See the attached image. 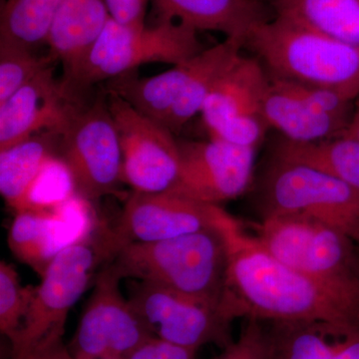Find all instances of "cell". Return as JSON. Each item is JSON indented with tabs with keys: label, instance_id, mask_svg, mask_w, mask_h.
<instances>
[{
	"label": "cell",
	"instance_id": "1",
	"mask_svg": "<svg viewBox=\"0 0 359 359\" xmlns=\"http://www.w3.org/2000/svg\"><path fill=\"white\" fill-rule=\"evenodd\" d=\"M219 228L228 248L223 306L233 320L323 323L337 339L359 327L358 289L311 278L282 263L224 210Z\"/></svg>",
	"mask_w": 359,
	"mask_h": 359
},
{
	"label": "cell",
	"instance_id": "2",
	"mask_svg": "<svg viewBox=\"0 0 359 359\" xmlns=\"http://www.w3.org/2000/svg\"><path fill=\"white\" fill-rule=\"evenodd\" d=\"M269 78L359 96V49L283 16L256 26L245 40Z\"/></svg>",
	"mask_w": 359,
	"mask_h": 359
},
{
	"label": "cell",
	"instance_id": "3",
	"mask_svg": "<svg viewBox=\"0 0 359 359\" xmlns=\"http://www.w3.org/2000/svg\"><path fill=\"white\" fill-rule=\"evenodd\" d=\"M219 219L216 228L159 242L124 245L107 264L121 280L135 278L223 304L228 248Z\"/></svg>",
	"mask_w": 359,
	"mask_h": 359
},
{
	"label": "cell",
	"instance_id": "4",
	"mask_svg": "<svg viewBox=\"0 0 359 359\" xmlns=\"http://www.w3.org/2000/svg\"><path fill=\"white\" fill-rule=\"evenodd\" d=\"M198 32L177 21L154 26L121 25L111 18L91 50L62 81L77 96L91 85L115 79L141 65H178L204 50Z\"/></svg>",
	"mask_w": 359,
	"mask_h": 359
},
{
	"label": "cell",
	"instance_id": "5",
	"mask_svg": "<svg viewBox=\"0 0 359 359\" xmlns=\"http://www.w3.org/2000/svg\"><path fill=\"white\" fill-rule=\"evenodd\" d=\"M250 226L264 249L290 268L359 290V247L344 231L297 214L266 217Z\"/></svg>",
	"mask_w": 359,
	"mask_h": 359
},
{
	"label": "cell",
	"instance_id": "6",
	"mask_svg": "<svg viewBox=\"0 0 359 359\" xmlns=\"http://www.w3.org/2000/svg\"><path fill=\"white\" fill-rule=\"evenodd\" d=\"M259 192L262 219L304 215L339 229L359 245V191L344 182L271 158Z\"/></svg>",
	"mask_w": 359,
	"mask_h": 359
},
{
	"label": "cell",
	"instance_id": "7",
	"mask_svg": "<svg viewBox=\"0 0 359 359\" xmlns=\"http://www.w3.org/2000/svg\"><path fill=\"white\" fill-rule=\"evenodd\" d=\"M111 252L105 231L59 252L35 287L34 297L20 334L11 344V354L27 351L46 340L63 339L70 309L79 301L102 262Z\"/></svg>",
	"mask_w": 359,
	"mask_h": 359
},
{
	"label": "cell",
	"instance_id": "8",
	"mask_svg": "<svg viewBox=\"0 0 359 359\" xmlns=\"http://www.w3.org/2000/svg\"><path fill=\"white\" fill-rule=\"evenodd\" d=\"M58 147L82 197L98 199L123 182L121 146L105 96L78 106L60 133Z\"/></svg>",
	"mask_w": 359,
	"mask_h": 359
},
{
	"label": "cell",
	"instance_id": "9",
	"mask_svg": "<svg viewBox=\"0 0 359 359\" xmlns=\"http://www.w3.org/2000/svg\"><path fill=\"white\" fill-rule=\"evenodd\" d=\"M107 99L121 146L123 182L136 193L173 192L181 171L173 132L121 97L109 92Z\"/></svg>",
	"mask_w": 359,
	"mask_h": 359
},
{
	"label": "cell",
	"instance_id": "10",
	"mask_svg": "<svg viewBox=\"0 0 359 359\" xmlns=\"http://www.w3.org/2000/svg\"><path fill=\"white\" fill-rule=\"evenodd\" d=\"M269 77L255 56L242 53L219 77L200 114L211 138L259 147L269 129L263 114Z\"/></svg>",
	"mask_w": 359,
	"mask_h": 359
},
{
	"label": "cell",
	"instance_id": "11",
	"mask_svg": "<svg viewBox=\"0 0 359 359\" xmlns=\"http://www.w3.org/2000/svg\"><path fill=\"white\" fill-rule=\"evenodd\" d=\"M129 301L150 334L158 339L195 351L207 344L224 349L233 341V318L223 304L144 282L135 285Z\"/></svg>",
	"mask_w": 359,
	"mask_h": 359
},
{
	"label": "cell",
	"instance_id": "12",
	"mask_svg": "<svg viewBox=\"0 0 359 359\" xmlns=\"http://www.w3.org/2000/svg\"><path fill=\"white\" fill-rule=\"evenodd\" d=\"M109 264L97 276L76 332L68 346L75 359H126L153 337Z\"/></svg>",
	"mask_w": 359,
	"mask_h": 359
},
{
	"label": "cell",
	"instance_id": "13",
	"mask_svg": "<svg viewBox=\"0 0 359 359\" xmlns=\"http://www.w3.org/2000/svg\"><path fill=\"white\" fill-rule=\"evenodd\" d=\"M181 171L176 195L203 204L219 205L250 188L257 149L218 139L178 141Z\"/></svg>",
	"mask_w": 359,
	"mask_h": 359
},
{
	"label": "cell",
	"instance_id": "14",
	"mask_svg": "<svg viewBox=\"0 0 359 359\" xmlns=\"http://www.w3.org/2000/svg\"><path fill=\"white\" fill-rule=\"evenodd\" d=\"M222 208L173 193H132L117 226L107 230L113 257L124 245L169 240L219 224Z\"/></svg>",
	"mask_w": 359,
	"mask_h": 359
},
{
	"label": "cell",
	"instance_id": "15",
	"mask_svg": "<svg viewBox=\"0 0 359 359\" xmlns=\"http://www.w3.org/2000/svg\"><path fill=\"white\" fill-rule=\"evenodd\" d=\"M97 224L90 201L75 194L53 212L16 214L9 249L42 278L59 252L88 240L98 230Z\"/></svg>",
	"mask_w": 359,
	"mask_h": 359
},
{
	"label": "cell",
	"instance_id": "16",
	"mask_svg": "<svg viewBox=\"0 0 359 359\" xmlns=\"http://www.w3.org/2000/svg\"><path fill=\"white\" fill-rule=\"evenodd\" d=\"M78 106L53 65L45 68L0 104V151L42 132L60 135Z\"/></svg>",
	"mask_w": 359,
	"mask_h": 359
},
{
	"label": "cell",
	"instance_id": "17",
	"mask_svg": "<svg viewBox=\"0 0 359 359\" xmlns=\"http://www.w3.org/2000/svg\"><path fill=\"white\" fill-rule=\"evenodd\" d=\"M160 20L177 21L196 32L223 33L245 40L261 23L273 20L271 4L262 0H154Z\"/></svg>",
	"mask_w": 359,
	"mask_h": 359
},
{
	"label": "cell",
	"instance_id": "18",
	"mask_svg": "<svg viewBox=\"0 0 359 359\" xmlns=\"http://www.w3.org/2000/svg\"><path fill=\"white\" fill-rule=\"evenodd\" d=\"M111 20L105 0H63L52 21L49 54L70 74L91 50Z\"/></svg>",
	"mask_w": 359,
	"mask_h": 359
},
{
	"label": "cell",
	"instance_id": "19",
	"mask_svg": "<svg viewBox=\"0 0 359 359\" xmlns=\"http://www.w3.org/2000/svg\"><path fill=\"white\" fill-rule=\"evenodd\" d=\"M263 114L269 129L278 130L287 140L301 143L344 136L351 121L313 109L271 78L264 95Z\"/></svg>",
	"mask_w": 359,
	"mask_h": 359
},
{
	"label": "cell",
	"instance_id": "20",
	"mask_svg": "<svg viewBox=\"0 0 359 359\" xmlns=\"http://www.w3.org/2000/svg\"><path fill=\"white\" fill-rule=\"evenodd\" d=\"M244 48V40L226 39L194 57L190 81L163 123L170 131L178 133L194 116L201 113L212 87Z\"/></svg>",
	"mask_w": 359,
	"mask_h": 359
},
{
	"label": "cell",
	"instance_id": "21",
	"mask_svg": "<svg viewBox=\"0 0 359 359\" xmlns=\"http://www.w3.org/2000/svg\"><path fill=\"white\" fill-rule=\"evenodd\" d=\"M271 158L318 170L359 191V141L354 139L340 136L301 143L282 136L273 146Z\"/></svg>",
	"mask_w": 359,
	"mask_h": 359
},
{
	"label": "cell",
	"instance_id": "22",
	"mask_svg": "<svg viewBox=\"0 0 359 359\" xmlns=\"http://www.w3.org/2000/svg\"><path fill=\"white\" fill-rule=\"evenodd\" d=\"M59 140L58 133L42 132L0 151V194L15 212L45 163L55 155Z\"/></svg>",
	"mask_w": 359,
	"mask_h": 359
},
{
	"label": "cell",
	"instance_id": "23",
	"mask_svg": "<svg viewBox=\"0 0 359 359\" xmlns=\"http://www.w3.org/2000/svg\"><path fill=\"white\" fill-rule=\"evenodd\" d=\"M271 6L276 15L359 49V0H273Z\"/></svg>",
	"mask_w": 359,
	"mask_h": 359
},
{
	"label": "cell",
	"instance_id": "24",
	"mask_svg": "<svg viewBox=\"0 0 359 359\" xmlns=\"http://www.w3.org/2000/svg\"><path fill=\"white\" fill-rule=\"evenodd\" d=\"M269 359H332L337 339L327 325L311 321L269 323Z\"/></svg>",
	"mask_w": 359,
	"mask_h": 359
},
{
	"label": "cell",
	"instance_id": "25",
	"mask_svg": "<svg viewBox=\"0 0 359 359\" xmlns=\"http://www.w3.org/2000/svg\"><path fill=\"white\" fill-rule=\"evenodd\" d=\"M63 0H6L0 16V43L34 50L46 44L54 16Z\"/></svg>",
	"mask_w": 359,
	"mask_h": 359
},
{
	"label": "cell",
	"instance_id": "26",
	"mask_svg": "<svg viewBox=\"0 0 359 359\" xmlns=\"http://www.w3.org/2000/svg\"><path fill=\"white\" fill-rule=\"evenodd\" d=\"M75 194L76 186L69 168L59 156H52L28 189L16 214L53 212Z\"/></svg>",
	"mask_w": 359,
	"mask_h": 359
},
{
	"label": "cell",
	"instance_id": "27",
	"mask_svg": "<svg viewBox=\"0 0 359 359\" xmlns=\"http://www.w3.org/2000/svg\"><path fill=\"white\" fill-rule=\"evenodd\" d=\"M35 287H25L13 264L0 263V332L13 344L29 309Z\"/></svg>",
	"mask_w": 359,
	"mask_h": 359
},
{
	"label": "cell",
	"instance_id": "28",
	"mask_svg": "<svg viewBox=\"0 0 359 359\" xmlns=\"http://www.w3.org/2000/svg\"><path fill=\"white\" fill-rule=\"evenodd\" d=\"M55 62L50 54L39 56L25 47L0 43V104Z\"/></svg>",
	"mask_w": 359,
	"mask_h": 359
},
{
	"label": "cell",
	"instance_id": "29",
	"mask_svg": "<svg viewBox=\"0 0 359 359\" xmlns=\"http://www.w3.org/2000/svg\"><path fill=\"white\" fill-rule=\"evenodd\" d=\"M268 327L264 321L247 320L240 337L223 349L216 359H269Z\"/></svg>",
	"mask_w": 359,
	"mask_h": 359
},
{
	"label": "cell",
	"instance_id": "30",
	"mask_svg": "<svg viewBox=\"0 0 359 359\" xmlns=\"http://www.w3.org/2000/svg\"><path fill=\"white\" fill-rule=\"evenodd\" d=\"M111 18L124 25H145L147 0H105Z\"/></svg>",
	"mask_w": 359,
	"mask_h": 359
},
{
	"label": "cell",
	"instance_id": "31",
	"mask_svg": "<svg viewBox=\"0 0 359 359\" xmlns=\"http://www.w3.org/2000/svg\"><path fill=\"white\" fill-rule=\"evenodd\" d=\"M9 359H75L63 339H55L41 342L22 353L13 354Z\"/></svg>",
	"mask_w": 359,
	"mask_h": 359
},
{
	"label": "cell",
	"instance_id": "32",
	"mask_svg": "<svg viewBox=\"0 0 359 359\" xmlns=\"http://www.w3.org/2000/svg\"><path fill=\"white\" fill-rule=\"evenodd\" d=\"M332 359H359V327L337 341Z\"/></svg>",
	"mask_w": 359,
	"mask_h": 359
},
{
	"label": "cell",
	"instance_id": "33",
	"mask_svg": "<svg viewBox=\"0 0 359 359\" xmlns=\"http://www.w3.org/2000/svg\"><path fill=\"white\" fill-rule=\"evenodd\" d=\"M344 136L359 141V96L354 101L353 116Z\"/></svg>",
	"mask_w": 359,
	"mask_h": 359
},
{
	"label": "cell",
	"instance_id": "34",
	"mask_svg": "<svg viewBox=\"0 0 359 359\" xmlns=\"http://www.w3.org/2000/svg\"><path fill=\"white\" fill-rule=\"evenodd\" d=\"M262 1L266 2V4H271V2L273 1V0H262Z\"/></svg>",
	"mask_w": 359,
	"mask_h": 359
},
{
	"label": "cell",
	"instance_id": "35",
	"mask_svg": "<svg viewBox=\"0 0 359 359\" xmlns=\"http://www.w3.org/2000/svg\"><path fill=\"white\" fill-rule=\"evenodd\" d=\"M358 247H359V245H358Z\"/></svg>",
	"mask_w": 359,
	"mask_h": 359
}]
</instances>
